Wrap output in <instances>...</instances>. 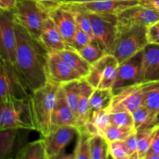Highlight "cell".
Segmentation results:
<instances>
[{"label": "cell", "mask_w": 159, "mask_h": 159, "mask_svg": "<svg viewBox=\"0 0 159 159\" xmlns=\"http://www.w3.org/2000/svg\"><path fill=\"white\" fill-rule=\"evenodd\" d=\"M134 130H136L110 124L106 127L102 134L108 141V142H112L116 141H124Z\"/></svg>", "instance_id": "d6a6232c"}, {"label": "cell", "mask_w": 159, "mask_h": 159, "mask_svg": "<svg viewBox=\"0 0 159 159\" xmlns=\"http://www.w3.org/2000/svg\"><path fill=\"white\" fill-rule=\"evenodd\" d=\"M61 126H75L76 117L65 99V94L59 86L52 113V128Z\"/></svg>", "instance_id": "2e32d148"}, {"label": "cell", "mask_w": 159, "mask_h": 159, "mask_svg": "<svg viewBox=\"0 0 159 159\" xmlns=\"http://www.w3.org/2000/svg\"><path fill=\"white\" fill-rule=\"evenodd\" d=\"M65 5H66L74 13L77 27L83 30L84 32L87 33L91 37V38L94 40L93 30H92V23L89 14L85 11L76 7L75 6L71 4V3H65Z\"/></svg>", "instance_id": "f1b7e54d"}, {"label": "cell", "mask_w": 159, "mask_h": 159, "mask_svg": "<svg viewBox=\"0 0 159 159\" xmlns=\"http://www.w3.org/2000/svg\"><path fill=\"white\" fill-rule=\"evenodd\" d=\"M142 51V82L159 81V45L148 43Z\"/></svg>", "instance_id": "9a60e30c"}, {"label": "cell", "mask_w": 159, "mask_h": 159, "mask_svg": "<svg viewBox=\"0 0 159 159\" xmlns=\"http://www.w3.org/2000/svg\"><path fill=\"white\" fill-rule=\"evenodd\" d=\"M94 89L85 81V79L81 80L80 94L78 101L76 111V125L78 129L82 127L89 119L91 113L90 97Z\"/></svg>", "instance_id": "ac0fdd59"}, {"label": "cell", "mask_w": 159, "mask_h": 159, "mask_svg": "<svg viewBox=\"0 0 159 159\" xmlns=\"http://www.w3.org/2000/svg\"><path fill=\"white\" fill-rule=\"evenodd\" d=\"M113 95L111 89H94L90 97L91 112L94 110H108L113 102Z\"/></svg>", "instance_id": "603a6c76"}, {"label": "cell", "mask_w": 159, "mask_h": 159, "mask_svg": "<svg viewBox=\"0 0 159 159\" xmlns=\"http://www.w3.org/2000/svg\"><path fill=\"white\" fill-rule=\"evenodd\" d=\"M10 128L36 130L29 96L11 95L0 103V130Z\"/></svg>", "instance_id": "277c9868"}, {"label": "cell", "mask_w": 159, "mask_h": 159, "mask_svg": "<svg viewBox=\"0 0 159 159\" xmlns=\"http://www.w3.org/2000/svg\"><path fill=\"white\" fill-rule=\"evenodd\" d=\"M92 23L94 40L108 54L117 32V16L88 12Z\"/></svg>", "instance_id": "ba28073f"}, {"label": "cell", "mask_w": 159, "mask_h": 159, "mask_svg": "<svg viewBox=\"0 0 159 159\" xmlns=\"http://www.w3.org/2000/svg\"><path fill=\"white\" fill-rule=\"evenodd\" d=\"M130 159H139L138 158V142L137 137V130L132 132L124 140Z\"/></svg>", "instance_id": "f35d334b"}, {"label": "cell", "mask_w": 159, "mask_h": 159, "mask_svg": "<svg viewBox=\"0 0 159 159\" xmlns=\"http://www.w3.org/2000/svg\"><path fill=\"white\" fill-rule=\"evenodd\" d=\"M75 148L72 158L75 159H91L90 139L92 136L83 130H79Z\"/></svg>", "instance_id": "83f0119b"}, {"label": "cell", "mask_w": 159, "mask_h": 159, "mask_svg": "<svg viewBox=\"0 0 159 159\" xmlns=\"http://www.w3.org/2000/svg\"><path fill=\"white\" fill-rule=\"evenodd\" d=\"M148 43L159 45V20L148 27Z\"/></svg>", "instance_id": "60d3db41"}, {"label": "cell", "mask_w": 159, "mask_h": 159, "mask_svg": "<svg viewBox=\"0 0 159 159\" xmlns=\"http://www.w3.org/2000/svg\"><path fill=\"white\" fill-rule=\"evenodd\" d=\"M49 11L36 0L17 2L12 9L16 23L21 25L36 38L39 39L50 18Z\"/></svg>", "instance_id": "8992f818"}, {"label": "cell", "mask_w": 159, "mask_h": 159, "mask_svg": "<svg viewBox=\"0 0 159 159\" xmlns=\"http://www.w3.org/2000/svg\"><path fill=\"white\" fill-rule=\"evenodd\" d=\"M78 133L79 129L75 126L53 127L49 134L43 137L48 159L61 158L65 149Z\"/></svg>", "instance_id": "30bf717a"}, {"label": "cell", "mask_w": 159, "mask_h": 159, "mask_svg": "<svg viewBox=\"0 0 159 159\" xmlns=\"http://www.w3.org/2000/svg\"><path fill=\"white\" fill-rule=\"evenodd\" d=\"M142 51L120 63L116 81L112 88L114 96L127 87L142 82Z\"/></svg>", "instance_id": "9c48e42d"}, {"label": "cell", "mask_w": 159, "mask_h": 159, "mask_svg": "<svg viewBox=\"0 0 159 159\" xmlns=\"http://www.w3.org/2000/svg\"><path fill=\"white\" fill-rule=\"evenodd\" d=\"M16 36L12 10L0 9V57L17 86L30 95L16 68Z\"/></svg>", "instance_id": "7a4b0ae2"}, {"label": "cell", "mask_w": 159, "mask_h": 159, "mask_svg": "<svg viewBox=\"0 0 159 159\" xmlns=\"http://www.w3.org/2000/svg\"><path fill=\"white\" fill-rule=\"evenodd\" d=\"M114 56L111 54H106L103 57L98 60L96 63L91 65L89 73L85 78V81L93 87V89L98 88L100 82L101 77L105 70L107 65L110 63Z\"/></svg>", "instance_id": "cb8c5ba5"}, {"label": "cell", "mask_w": 159, "mask_h": 159, "mask_svg": "<svg viewBox=\"0 0 159 159\" xmlns=\"http://www.w3.org/2000/svg\"><path fill=\"white\" fill-rule=\"evenodd\" d=\"M158 125H159V110L156 113V114H155V118H154L153 123H152V127H155V126Z\"/></svg>", "instance_id": "7dc6e473"}, {"label": "cell", "mask_w": 159, "mask_h": 159, "mask_svg": "<svg viewBox=\"0 0 159 159\" xmlns=\"http://www.w3.org/2000/svg\"><path fill=\"white\" fill-rule=\"evenodd\" d=\"M39 40L49 52H59L68 48L51 17L47 21Z\"/></svg>", "instance_id": "e0dca14e"}, {"label": "cell", "mask_w": 159, "mask_h": 159, "mask_svg": "<svg viewBox=\"0 0 159 159\" xmlns=\"http://www.w3.org/2000/svg\"><path fill=\"white\" fill-rule=\"evenodd\" d=\"M48 82L61 86L65 83L83 78L70 68L56 51H50L47 65Z\"/></svg>", "instance_id": "8fae6325"}, {"label": "cell", "mask_w": 159, "mask_h": 159, "mask_svg": "<svg viewBox=\"0 0 159 159\" xmlns=\"http://www.w3.org/2000/svg\"><path fill=\"white\" fill-rule=\"evenodd\" d=\"M49 13L50 17L54 21L68 47L71 48L73 38L77 29L73 12L66 5L63 4L51 10Z\"/></svg>", "instance_id": "4fadbf2b"}, {"label": "cell", "mask_w": 159, "mask_h": 159, "mask_svg": "<svg viewBox=\"0 0 159 159\" xmlns=\"http://www.w3.org/2000/svg\"><path fill=\"white\" fill-rule=\"evenodd\" d=\"M70 68L85 79L89 73L91 65L88 63L74 48H68L57 52Z\"/></svg>", "instance_id": "ffe728a7"}, {"label": "cell", "mask_w": 159, "mask_h": 159, "mask_svg": "<svg viewBox=\"0 0 159 159\" xmlns=\"http://www.w3.org/2000/svg\"><path fill=\"white\" fill-rule=\"evenodd\" d=\"M58 88V85L48 82L29 96L36 131L43 138L52 130V113Z\"/></svg>", "instance_id": "3957f363"}, {"label": "cell", "mask_w": 159, "mask_h": 159, "mask_svg": "<svg viewBox=\"0 0 159 159\" xmlns=\"http://www.w3.org/2000/svg\"><path fill=\"white\" fill-rule=\"evenodd\" d=\"M16 68L30 93L48 83L47 65L49 51L39 39L15 22Z\"/></svg>", "instance_id": "6da1fadb"}, {"label": "cell", "mask_w": 159, "mask_h": 159, "mask_svg": "<svg viewBox=\"0 0 159 159\" xmlns=\"http://www.w3.org/2000/svg\"><path fill=\"white\" fill-rule=\"evenodd\" d=\"M81 80L82 79L71 81V82H69L68 83H65L64 85H61V88L63 90L67 102H68L69 107L72 110L73 113L75 115V117L76 111H77L78 101H79V94H80Z\"/></svg>", "instance_id": "4316f807"}, {"label": "cell", "mask_w": 159, "mask_h": 159, "mask_svg": "<svg viewBox=\"0 0 159 159\" xmlns=\"http://www.w3.org/2000/svg\"><path fill=\"white\" fill-rule=\"evenodd\" d=\"M89 120H91L99 129L101 134H102V131L105 130L106 127L110 124V113L107 110L92 111Z\"/></svg>", "instance_id": "d590c367"}, {"label": "cell", "mask_w": 159, "mask_h": 159, "mask_svg": "<svg viewBox=\"0 0 159 159\" xmlns=\"http://www.w3.org/2000/svg\"><path fill=\"white\" fill-rule=\"evenodd\" d=\"M77 51L91 65L96 63L98 60H99L107 54L105 51L101 48L100 45L94 40H92L82 48L78 50Z\"/></svg>", "instance_id": "f546056e"}, {"label": "cell", "mask_w": 159, "mask_h": 159, "mask_svg": "<svg viewBox=\"0 0 159 159\" xmlns=\"http://www.w3.org/2000/svg\"><path fill=\"white\" fill-rule=\"evenodd\" d=\"M144 106L155 116L159 110V81H157L153 87L147 93Z\"/></svg>", "instance_id": "e575fe53"}, {"label": "cell", "mask_w": 159, "mask_h": 159, "mask_svg": "<svg viewBox=\"0 0 159 159\" xmlns=\"http://www.w3.org/2000/svg\"><path fill=\"white\" fill-rule=\"evenodd\" d=\"M92 40H93L87 33L84 32L83 30H82L77 27L75 34L74 38H73L71 48H74L75 50L78 51V50L81 49L83 47H85V45L88 44Z\"/></svg>", "instance_id": "74e56055"}, {"label": "cell", "mask_w": 159, "mask_h": 159, "mask_svg": "<svg viewBox=\"0 0 159 159\" xmlns=\"http://www.w3.org/2000/svg\"><path fill=\"white\" fill-rule=\"evenodd\" d=\"M90 155L91 159L110 158L109 142L103 135L92 136L90 139Z\"/></svg>", "instance_id": "d4e9b609"}, {"label": "cell", "mask_w": 159, "mask_h": 159, "mask_svg": "<svg viewBox=\"0 0 159 159\" xmlns=\"http://www.w3.org/2000/svg\"><path fill=\"white\" fill-rule=\"evenodd\" d=\"M16 4L17 0H0V9L11 11L16 7Z\"/></svg>", "instance_id": "f6af8a7d"}, {"label": "cell", "mask_w": 159, "mask_h": 159, "mask_svg": "<svg viewBox=\"0 0 159 159\" xmlns=\"http://www.w3.org/2000/svg\"><path fill=\"white\" fill-rule=\"evenodd\" d=\"M139 3V0H98L83 3H71L87 12L118 16L122 11Z\"/></svg>", "instance_id": "5bb4252c"}, {"label": "cell", "mask_w": 159, "mask_h": 159, "mask_svg": "<svg viewBox=\"0 0 159 159\" xmlns=\"http://www.w3.org/2000/svg\"><path fill=\"white\" fill-rule=\"evenodd\" d=\"M109 113H110V121L111 124L134 129V121L131 112L122 110L109 112Z\"/></svg>", "instance_id": "836d02e7"}, {"label": "cell", "mask_w": 159, "mask_h": 159, "mask_svg": "<svg viewBox=\"0 0 159 159\" xmlns=\"http://www.w3.org/2000/svg\"><path fill=\"white\" fill-rule=\"evenodd\" d=\"M17 159H48L44 139L30 142L21 148L17 153Z\"/></svg>", "instance_id": "7402d4cb"}, {"label": "cell", "mask_w": 159, "mask_h": 159, "mask_svg": "<svg viewBox=\"0 0 159 159\" xmlns=\"http://www.w3.org/2000/svg\"><path fill=\"white\" fill-rule=\"evenodd\" d=\"M21 130L16 128L0 130V159L14 158L12 155L18 145Z\"/></svg>", "instance_id": "44dd1931"}, {"label": "cell", "mask_w": 159, "mask_h": 159, "mask_svg": "<svg viewBox=\"0 0 159 159\" xmlns=\"http://www.w3.org/2000/svg\"><path fill=\"white\" fill-rule=\"evenodd\" d=\"M139 4L159 12V0H139Z\"/></svg>", "instance_id": "ee69618b"}, {"label": "cell", "mask_w": 159, "mask_h": 159, "mask_svg": "<svg viewBox=\"0 0 159 159\" xmlns=\"http://www.w3.org/2000/svg\"><path fill=\"white\" fill-rule=\"evenodd\" d=\"M110 158L130 159L124 141H116L109 142Z\"/></svg>", "instance_id": "8d00e7d4"}, {"label": "cell", "mask_w": 159, "mask_h": 159, "mask_svg": "<svg viewBox=\"0 0 159 159\" xmlns=\"http://www.w3.org/2000/svg\"><path fill=\"white\" fill-rule=\"evenodd\" d=\"M21 1H26V0H17V2H21ZM37 1V0H36Z\"/></svg>", "instance_id": "c3c4849f"}, {"label": "cell", "mask_w": 159, "mask_h": 159, "mask_svg": "<svg viewBox=\"0 0 159 159\" xmlns=\"http://www.w3.org/2000/svg\"><path fill=\"white\" fill-rule=\"evenodd\" d=\"M132 115L134 121V129L136 130L152 127L155 116L145 106H141L132 112Z\"/></svg>", "instance_id": "1f68e13d"}, {"label": "cell", "mask_w": 159, "mask_h": 159, "mask_svg": "<svg viewBox=\"0 0 159 159\" xmlns=\"http://www.w3.org/2000/svg\"><path fill=\"white\" fill-rule=\"evenodd\" d=\"M11 95L20 98L30 96L17 86L0 57V103Z\"/></svg>", "instance_id": "d6986e66"}, {"label": "cell", "mask_w": 159, "mask_h": 159, "mask_svg": "<svg viewBox=\"0 0 159 159\" xmlns=\"http://www.w3.org/2000/svg\"><path fill=\"white\" fill-rule=\"evenodd\" d=\"M93 1H98V0H68L66 3H83V2H93Z\"/></svg>", "instance_id": "bcb514c9"}, {"label": "cell", "mask_w": 159, "mask_h": 159, "mask_svg": "<svg viewBox=\"0 0 159 159\" xmlns=\"http://www.w3.org/2000/svg\"><path fill=\"white\" fill-rule=\"evenodd\" d=\"M148 43L147 26L143 25H118L116 38L109 54H113L119 63H121L142 51Z\"/></svg>", "instance_id": "5b68a950"}, {"label": "cell", "mask_w": 159, "mask_h": 159, "mask_svg": "<svg viewBox=\"0 0 159 159\" xmlns=\"http://www.w3.org/2000/svg\"><path fill=\"white\" fill-rule=\"evenodd\" d=\"M155 129H156V126L137 130L139 159H145L146 155L150 148L154 135H155Z\"/></svg>", "instance_id": "484cf974"}, {"label": "cell", "mask_w": 159, "mask_h": 159, "mask_svg": "<svg viewBox=\"0 0 159 159\" xmlns=\"http://www.w3.org/2000/svg\"><path fill=\"white\" fill-rule=\"evenodd\" d=\"M119 65L120 63L117 59L113 57L110 63L107 65L103 73H102L98 88L112 90V88L116 81V75H117Z\"/></svg>", "instance_id": "4dcf8cb0"}, {"label": "cell", "mask_w": 159, "mask_h": 159, "mask_svg": "<svg viewBox=\"0 0 159 159\" xmlns=\"http://www.w3.org/2000/svg\"><path fill=\"white\" fill-rule=\"evenodd\" d=\"M37 1L50 12L52 9L66 3L68 0H37Z\"/></svg>", "instance_id": "7bdbcfd3"}, {"label": "cell", "mask_w": 159, "mask_h": 159, "mask_svg": "<svg viewBox=\"0 0 159 159\" xmlns=\"http://www.w3.org/2000/svg\"><path fill=\"white\" fill-rule=\"evenodd\" d=\"M117 20L119 26L143 25L148 27L159 20V12L138 3L118 14Z\"/></svg>", "instance_id": "7c38bea8"}, {"label": "cell", "mask_w": 159, "mask_h": 159, "mask_svg": "<svg viewBox=\"0 0 159 159\" xmlns=\"http://www.w3.org/2000/svg\"><path fill=\"white\" fill-rule=\"evenodd\" d=\"M79 130H83V131L86 132V133H88L91 136L102 134L99 129L91 120H88L82 127H79Z\"/></svg>", "instance_id": "b9f144b4"}, {"label": "cell", "mask_w": 159, "mask_h": 159, "mask_svg": "<svg viewBox=\"0 0 159 159\" xmlns=\"http://www.w3.org/2000/svg\"><path fill=\"white\" fill-rule=\"evenodd\" d=\"M156 82H141L127 87L115 95L107 110L112 112L125 110L132 113L141 106H144L146 94Z\"/></svg>", "instance_id": "52a82bcc"}, {"label": "cell", "mask_w": 159, "mask_h": 159, "mask_svg": "<svg viewBox=\"0 0 159 159\" xmlns=\"http://www.w3.org/2000/svg\"><path fill=\"white\" fill-rule=\"evenodd\" d=\"M145 159H159V125L156 126L155 135Z\"/></svg>", "instance_id": "ab89813d"}]
</instances>
